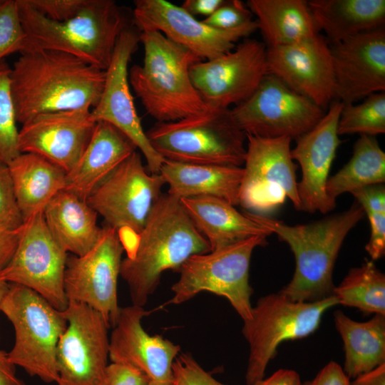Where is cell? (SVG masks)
Wrapping results in <instances>:
<instances>
[{
  "instance_id": "6da1fadb",
  "label": "cell",
  "mask_w": 385,
  "mask_h": 385,
  "mask_svg": "<svg viewBox=\"0 0 385 385\" xmlns=\"http://www.w3.org/2000/svg\"><path fill=\"white\" fill-rule=\"evenodd\" d=\"M105 81L106 71L66 53H21L10 73L16 121L23 125L46 113L91 111L100 100Z\"/></svg>"
},
{
  "instance_id": "7a4b0ae2",
  "label": "cell",
  "mask_w": 385,
  "mask_h": 385,
  "mask_svg": "<svg viewBox=\"0 0 385 385\" xmlns=\"http://www.w3.org/2000/svg\"><path fill=\"white\" fill-rule=\"evenodd\" d=\"M126 251L120 275L128 284L132 304L143 307L158 287L163 272L178 271L189 257L207 253L210 247L180 200L165 194L157 200Z\"/></svg>"
},
{
  "instance_id": "3957f363",
  "label": "cell",
  "mask_w": 385,
  "mask_h": 385,
  "mask_svg": "<svg viewBox=\"0 0 385 385\" xmlns=\"http://www.w3.org/2000/svg\"><path fill=\"white\" fill-rule=\"evenodd\" d=\"M255 214L257 222L286 242L294 255L293 277L279 292L292 301L302 302L333 296L334 267L346 235L365 215L361 206L354 201L344 212L295 225Z\"/></svg>"
},
{
  "instance_id": "277c9868",
  "label": "cell",
  "mask_w": 385,
  "mask_h": 385,
  "mask_svg": "<svg viewBox=\"0 0 385 385\" xmlns=\"http://www.w3.org/2000/svg\"><path fill=\"white\" fill-rule=\"evenodd\" d=\"M16 4L26 34V52H63L104 71L111 62L120 35L129 27L123 9L112 0H88L77 16L63 22L47 19L26 0H16Z\"/></svg>"
},
{
  "instance_id": "5b68a950",
  "label": "cell",
  "mask_w": 385,
  "mask_h": 385,
  "mask_svg": "<svg viewBox=\"0 0 385 385\" xmlns=\"http://www.w3.org/2000/svg\"><path fill=\"white\" fill-rule=\"evenodd\" d=\"M140 41L143 63L130 68L128 79L147 113L165 123L205 111L190 75V67L202 60L158 31L140 33Z\"/></svg>"
},
{
  "instance_id": "8992f818",
  "label": "cell",
  "mask_w": 385,
  "mask_h": 385,
  "mask_svg": "<svg viewBox=\"0 0 385 385\" xmlns=\"http://www.w3.org/2000/svg\"><path fill=\"white\" fill-rule=\"evenodd\" d=\"M154 150L167 160L241 167L246 135L230 108L205 111L173 122H158L148 132Z\"/></svg>"
},
{
  "instance_id": "52a82bcc",
  "label": "cell",
  "mask_w": 385,
  "mask_h": 385,
  "mask_svg": "<svg viewBox=\"0 0 385 385\" xmlns=\"http://www.w3.org/2000/svg\"><path fill=\"white\" fill-rule=\"evenodd\" d=\"M0 311L11 322L15 332L8 359L31 376L46 383H57V345L67 327L63 312L34 290L10 283Z\"/></svg>"
},
{
  "instance_id": "ba28073f",
  "label": "cell",
  "mask_w": 385,
  "mask_h": 385,
  "mask_svg": "<svg viewBox=\"0 0 385 385\" xmlns=\"http://www.w3.org/2000/svg\"><path fill=\"white\" fill-rule=\"evenodd\" d=\"M337 304L334 296L312 302L292 301L279 292L260 297L242 329L250 349L246 384L255 385L264 379L268 364L282 342L314 332L324 313Z\"/></svg>"
},
{
  "instance_id": "9c48e42d",
  "label": "cell",
  "mask_w": 385,
  "mask_h": 385,
  "mask_svg": "<svg viewBox=\"0 0 385 385\" xmlns=\"http://www.w3.org/2000/svg\"><path fill=\"white\" fill-rule=\"evenodd\" d=\"M266 236H255L207 253L189 257L180 267V277L171 287L168 304H179L201 292L225 297L243 321L251 317L252 288L249 271L253 250L267 244Z\"/></svg>"
},
{
  "instance_id": "30bf717a",
  "label": "cell",
  "mask_w": 385,
  "mask_h": 385,
  "mask_svg": "<svg viewBox=\"0 0 385 385\" xmlns=\"http://www.w3.org/2000/svg\"><path fill=\"white\" fill-rule=\"evenodd\" d=\"M165 185L162 175L148 173L134 152L86 199L107 226L120 235L127 250L143 228Z\"/></svg>"
},
{
  "instance_id": "8fae6325",
  "label": "cell",
  "mask_w": 385,
  "mask_h": 385,
  "mask_svg": "<svg viewBox=\"0 0 385 385\" xmlns=\"http://www.w3.org/2000/svg\"><path fill=\"white\" fill-rule=\"evenodd\" d=\"M246 135V155L240 185V205L262 215L274 211L289 199L300 210L296 170L288 137L274 138Z\"/></svg>"
},
{
  "instance_id": "7c38bea8",
  "label": "cell",
  "mask_w": 385,
  "mask_h": 385,
  "mask_svg": "<svg viewBox=\"0 0 385 385\" xmlns=\"http://www.w3.org/2000/svg\"><path fill=\"white\" fill-rule=\"evenodd\" d=\"M230 111L245 134L292 140L313 128L326 112L271 74L264 77L249 98Z\"/></svg>"
},
{
  "instance_id": "4fadbf2b",
  "label": "cell",
  "mask_w": 385,
  "mask_h": 385,
  "mask_svg": "<svg viewBox=\"0 0 385 385\" xmlns=\"http://www.w3.org/2000/svg\"><path fill=\"white\" fill-rule=\"evenodd\" d=\"M56 349L57 385H106L110 326L90 306L68 301Z\"/></svg>"
},
{
  "instance_id": "5bb4252c",
  "label": "cell",
  "mask_w": 385,
  "mask_h": 385,
  "mask_svg": "<svg viewBox=\"0 0 385 385\" xmlns=\"http://www.w3.org/2000/svg\"><path fill=\"white\" fill-rule=\"evenodd\" d=\"M67 257L39 212L24 221L16 252L0 277L34 290L63 312L68 304L63 287Z\"/></svg>"
},
{
  "instance_id": "9a60e30c",
  "label": "cell",
  "mask_w": 385,
  "mask_h": 385,
  "mask_svg": "<svg viewBox=\"0 0 385 385\" xmlns=\"http://www.w3.org/2000/svg\"><path fill=\"white\" fill-rule=\"evenodd\" d=\"M125 247L119 233L107 225L102 227L96 244L81 256H68L63 287L68 301L86 304L113 327L120 307L118 279Z\"/></svg>"
},
{
  "instance_id": "2e32d148",
  "label": "cell",
  "mask_w": 385,
  "mask_h": 385,
  "mask_svg": "<svg viewBox=\"0 0 385 385\" xmlns=\"http://www.w3.org/2000/svg\"><path fill=\"white\" fill-rule=\"evenodd\" d=\"M267 47L246 38L230 51L190 67L192 83L208 108H229L249 98L267 74Z\"/></svg>"
},
{
  "instance_id": "e0dca14e",
  "label": "cell",
  "mask_w": 385,
  "mask_h": 385,
  "mask_svg": "<svg viewBox=\"0 0 385 385\" xmlns=\"http://www.w3.org/2000/svg\"><path fill=\"white\" fill-rule=\"evenodd\" d=\"M134 5L133 22L140 33L158 31L202 61L230 51L240 39L258 29L253 20L235 29H217L165 0H136Z\"/></svg>"
},
{
  "instance_id": "ac0fdd59",
  "label": "cell",
  "mask_w": 385,
  "mask_h": 385,
  "mask_svg": "<svg viewBox=\"0 0 385 385\" xmlns=\"http://www.w3.org/2000/svg\"><path fill=\"white\" fill-rule=\"evenodd\" d=\"M140 42V33L130 26L120 35L98 104L91 111L93 119L113 125L126 135L145 158L148 170L158 174L165 161L150 145L137 113L129 87L128 63Z\"/></svg>"
},
{
  "instance_id": "d6986e66",
  "label": "cell",
  "mask_w": 385,
  "mask_h": 385,
  "mask_svg": "<svg viewBox=\"0 0 385 385\" xmlns=\"http://www.w3.org/2000/svg\"><path fill=\"white\" fill-rule=\"evenodd\" d=\"M267 74L324 109L334 98L330 46L319 34L295 43L267 48Z\"/></svg>"
},
{
  "instance_id": "ffe728a7",
  "label": "cell",
  "mask_w": 385,
  "mask_h": 385,
  "mask_svg": "<svg viewBox=\"0 0 385 385\" xmlns=\"http://www.w3.org/2000/svg\"><path fill=\"white\" fill-rule=\"evenodd\" d=\"M343 103L332 102L322 118L309 131L297 138L291 155L301 168L297 182L300 210L327 214L336 207L326 193V183L337 150L342 143L337 133Z\"/></svg>"
},
{
  "instance_id": "44dd1931",
  "label": "cell",
  "mask_w": 385,
  "mask_h": 385,
  "mask_svg": "<svg viewBox=\"0 0 385 385\" xmlns=\"http://www.w3.org/2000/svg\"><path fill=\"white\" fill-rule=\"evenodd\" d=\"M96 123L89 110L38 115L19 130V152L41 156L67 173L81 157Z\"/></svg>"
},
{
  "instance_id": "7402d4cb",
  "label": "cell",
  "mask_w": 385,
  "mask_h": 385,
  "mask_svg": "<svg viewBox=\"0 0 385 385\" xmlns=\"http://www.w3.org/2000/svg\"><path fill=\"white\" fill-rule=\"evenodd\" d=\"M334 99L355 103L385 91V29L381 27L330 46Z\"/></svg>"
},
{
  "instance_id": "603a6c76",
  "label": "cell",
  "mask_w": 385,
  "mask_h": 385,
  "mask_svg": "<svg viewBox=\"0 0 385 385\" xmlns=\"http://www.w3.org/2000/svg\"><path fill=\"white\" fill-rule=\"evenodd\" d=\"M147 313L134 304L119 308L109 337V359L139 369L158 385H171L172 366L180 347L145 332L141 322Z\"/></svg>"
},
{
  "instance_id": "cb8c5ba5",
  "label": "cell",
  "mask_w": 385,
  "mask_h": 385,
  "mask_svg": "<svg viewBox=\"0 0 385 385\" xmlns=\"http://www.w3.org/2000/svg\"><path fill=\"white\" fill-rule=\"evenodd\" d=\"M136 150L133 142L113 125L98 121L81 157L66 173L64 190L86 200L91 192Z\"/></svg>"
},
{
  "instance_id": "d4e9b609",
  "label": "cell",
  "mask_w": 385,
  "mask_h": 385,
  "mask_svg": "<svg viewBox=\"0 0 385 385\" xmlns=\"http://www.w3.org/2000/svg\"><path fill=\"white\" fill-rule=\"evenodd\" d=\"M180 201L195 227L208 242L210 251L272 234L257 222L254 212H240L222 199L200 196Z\"/></svg>"
},
{
  "instance_id": "484cf974",
  "label": "cell",
  "mask_w": 385,
  "mask_h": 385,
  "mask_svg": "<svg viewBox=\"0 0 385 385\" xmlns=\"http://www.w3.org/2000/svg\"><path fill=\"white\" fill-rule=\"evenodd\" d=\"M159 173L169 187L168 194L178 199L211 196L234 206L240 205L242 167L189 164L165 160Z\"/></svg>"
},
{
  "instance_id": "4316f807",
  "label": "cell",
  "mask_w": 385,
  "mask_h": 385,
  "mask_svg": "<svg viewBox=\"0 0 385 385\" xmlns=\"http://www.w3.org/2000/svg\"><path fill=\"white\" fill-rule=\"evenodd\" d=\"M43 215L50 233L66 252L81 256L101 237L102 227L97 224L98 214L86 200L68 190L58 192Z\"/></svg>"
},
{
  "instance_id": "83f0119b",
  "label": "cell",
  "mask_w": 385,
  "mask_h": 385,
  "mask_svg": "<svg viewBox=\"0 0 385 385\" xmlns=\"http://www.w3.org/2000/svg\"><path fill=\"white\" fill-rule=\"evenodd\" d=\"M7 167L24 221L43 212L65 188L66 172L38 155L20 153Z\"/></svg>"
},
{
  "instance_id": "f1b7e54d",
  "label": "cell",
  "mask_w": 385,
  "mask_h": 385,
  "mask_svg": "<svg viewBox=\"0 0 385 385\" xmlns=\"http://www.w3.org/2000/svg\"><path fill=\"white\" fill-rule=\"evenodd\" d=\"M314 21L332 44L384 27V0H311Z\"/></svg>"
},
{
  "instance_id": "f546056e",
  "label": "cell",
  "mask_w": 385,
  "mask_h": 385,
  "mask_svg": "<svg viewBox=\"0 0 385 385\" xmlns=\"http://www.w3.org/2000/svg\"><path fill=\"white\" fill-rule=\"evenodd\" d=\"M267 48L289 45L314 36L319 31L307 1L248 0Z\"/></svg>"
},
{
  "instance_id": "4dcf8cb0",
  "label": "cell",
  "mask_w": 385,
  "mask_h": 385,
  "mask_svg": "<svg viewBox=\"0 0 385 385\" xmlns=\"http://www.w3.org/2000/svg\"><path fill=\"white\" fill-rule=\"evenodd\" d=\"M334 319L344 344L343 370L349 379L385 364V315L359 322L337 310Z\"/></svg>"
},
{
  "instance_id": "1f68e13d",
  "label": "cell",
  "mask_w": 385,
  "mask_h": 385,
  "mask_svg": "<svg viewBox=\"0 0 385 385\" xmlns=\"http://www.w3.org/2000/svg\"><path fill=\"white\" fill-rule=\"evenodd\" d=\"M385 182V153L375 137L361 135L353 146L349 162L326 183L327 196L336 199L345 192Z\"/></svg>"
},
{
  "instance_id": "d6a6232c",
  "label": "cell",
  "mask_w": 385,
  "mask_h": 385,
  "mask_svg": "<svg viewBox=\"0 0 385 385\" xmlns=\"http://www.w3.org/2000/svg\"><path fill=\"white\" fill-rule=\"evenodd\" d=\"M333 296L338 304L354 307L365 314L385 315V275L373 260L351 268Z\"/></svg>"
},
{
  "instance_id": "836d02e7",
  "label": "cell",
  "mask_w": 385,
  "mask_h": 385,
  "mask_svg": "<svg viewBox=\"0 0 385 385\" xmlns=\"http://www.w3.org/2000/svg\"><path fill=\"white\" fill-rule=\"evenodd\" d=\"M337 133L375 137L385 133V93H373L358 104H343Z\"/></svg>"
},
{
  "instance_id": "e575fe53",
  "label": "cell",
  "mask_w": 385,
  "mask_h": 385,
  "mask_svg": "<svg viewBox=\"0 0 385 385\" xmlns=\"http://www.w3.org/2000/svg\"><path fill=\"white\" fill-rule=\"evenodd\" d=\"M11 67L0 62V166H8L21 153L19 129L10 88Z\"/></svg>"
},
{
  "instance_id": "d590c367",
  "label": "cell",
  "mask_w": 385,
  "mask_h": 385,
  "mask_svg": "<svg viewBox=\"0 0 385 385\" xmlns=\"http://www.w3.org/2000/svg\"><path fill=\"white\" fill-rule=\"evenodd\" d=\"M28 51L16 0H0V62L7 56Z\"/></svg>"
},
{
  "instance_id": "8d00e7d4",
  "label": "cell",
  "mask_w": 385,
  "mask_h": 385,
  "mask_svg": "<svg viewBox=\"0 0 385 385\" xmlns=\"http://www.w3.org/2000/svg\"><path fill=\"white\" fill-rule=\"evenodd\" d=\"M173 385H225L207 372L188 354L177 356L172 366Z\"/></svg>"
},
{
  "instance_id": "74e56055",
  "label": "cell",
  "mask_w": 385,
  "mask_h": 385,
  "mask_svg": "<svg viewBox=\"0 0 385 385\" xmlns=\"http://www.w3.org/2000/svg\"><path fill=\"white\" fill-rule=\"evenodd\" d=\"M252 13L240 0L225 1L210 16L202 21L220 30H232L252 21Z\"/></svg>"
},
{
  "instance_id": "f35d334b",
  "label": "cell",
  "mask_w": 385,
  "mask_h": 385,
  "mask_svg": "<svg viewBox=\"0 0 385 385\" xmlns=\"http://www.w3.org/2000/svg\"><path fill=\"white\" fill-rule=\"evenodd\" d=\"M0 223L13 228L24 223L7 166H0Z\"/></svg>"
},
{
  "instance_id": "ab89813d",
  "label": "cell",
  "mask_w": 385,
  "mask_h": 385,
  "mask_svg": "<svg viewBox=\"0 0 385 385\" xmlns=\"http://www.w3.org/2000/svg\"><path fill=\"white\" fill-rule=\"evenodd\" d=\"M28 4L47 19L63 22L74 18L88 0H26Z\"/></svg>"
},
{
  "instance_id": "60d3db41",
  "label": "cell",
  "mask_w": 385,
  "mask_h": 385,
  "mask_svg": "<svg viewBox=\"0 0 385 385\" xmlns=\"http://www.w3.org/2000/svg\"><path fill=\"white\" fill-rule=\"evenodd\" d=\"M370 225V237L365 250L371 258L377 260L385 254V210L366 209Z\"/></svg>"
},
{
  "instance_id": "b9f144b4",
  "label": "cell",
  "mask_w": 385,
  "mask_h": 385,
  "mask_svg": "<svg viewBox=\"0 0 385 385\" xmlns=\"http://www.w3.org/2000/svg\"><path fill=\"white\" fill-rule=\"evenodd\" d=\"M150 381L143 372L130 365L111 362L107 366L106 385H148Z\"/></svg>"
},
{
  "instance_id": "7bdbcfd3",
  "label": "cell",
  "mask_w": 385,
  "mask_h": 385,
  "mask_svg": "<svg viewBox=\"0 0 385 385\" xmlns=\"http://www.w3.org/2000/svg\"><path fill=\"white\" fill-rule=\"evenodd\" d=\"M21 226L13 228L0 223V272L9 264L16 252Z\"/></svg>"
},
{
  "instance_id": "ee69618b",
  "label": "cell",
  "mask_w": 385,
  "mask_h": 385,
  "mask_svg": "<svg viewBox=\"0 0 385 385\" xmlns=\"http://www.w3.org/2000/svg\"><path fill=\"white\" fill-rule=\"evenodd\" d=\"M301 385H350V379L342 366L332 361L325 365L313 379Z\"/></svg>"
},
{
  "instance_id": "f6af8a7d",
  "label": "cell",
  "mask_w": 385,
  "mask_h": 385,
  "mask_svg": "<svg viewBox=\"0 0 385 385\" xmlns=\"http://www.w3.org/2000/svg\"><path fill=\"white\" fill-rule=\"evenodd\" d=\"M224 2V0H185L181 7L193 16L200 15L205 16L206 19Z\"/></svg>"
},
{
  "instance_id": "bcb514c9",
  "label": "cell",
  "mask_w": 385,
  "mask_h": 385,
  "mask_svg": "<svg viewBox=\"0 0 385 385\" xmlns=\"http://www.w3.org/2000/svg\"><path fill=\"white\" fill-rule=\"evenodd\" d=\"M299 375L292 369H280L255 385H301Z\"/></svg>"
},
{
  "instance_id": "7dc6e473",
  "label": "cell",
  "mask_w": 385,
  "mask_h": 385,
  "mask_svg": "<svg viewBox=\"0 0 385 385\" xmlns=\"http://www.w3.org/2000/svg\"><path fill=\"white\" fill-rule=\"evenodd\" d=\"M16 366L7 357V353L0 350V385H26L16 374Z\"/></svg>"
},
{
  "instance_id": "c3c4849f",
  "label": "cell",
  "mask_w": 385,
  "mask_h": 385,
  "mask_svg": "<svg viewBox=\"0 0 385 385\" xmlns=\"http://www.w3.org/2000/svg\"><path fill=\"white\" fill-rule=\"evenodd\" d=\"M350 385H385V364L356 376Z\"/></svg>"
},
{
  "instance_id": "681fc988",
  "label": "cell",
  "mask_w": 385,
  "mask_h": 385,
  "mask_svg": "<svg viewBox=\"0 0 385 385\" xmlns=\"http://www.w3.org/2000/svg\"><path fill=\"white\" fill-rule=\"evenodd\" d=\"M9 289V283L3 280L0 277V307Z\"/></svg>"
},
{
  "instance_id": "f907efd6",
  "label": "cell",
  "mask_w": 385,
  "mask_h": 385,
  "mask_svg": "<svg viewBox=\"0 0 385 385\" xmlns=\"http://www.w3.org/2000/svg\"><path fill=\"white\" fill-rule=\"evenodd\" d=\"M148 385H158L153 381H150Z\"/></svg>"
},
{
  "instance_id": "816d5d0a",
  "label": "cell",
  "mask_w": 385,
  "mask_h": 385,
  "mask_svg": "<svg viewBox=\"0 0 385 385\" xmlns=\"http://www.w3.org/2000/svg\"><path fill=\"white\" fill-rule=\"evenodd\" d=\"M171 385H173V384H171Z\"/></svg>"
}]
</instances>
